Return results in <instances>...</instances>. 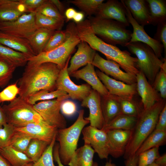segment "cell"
Masks as SVG:
<instances>
[{"instance_id": "obj_1", "label": "cell", "mask_w": 166, "mask_h": 166, "mask_svg": "<svg viewBox=\"0 0 166 166\" xmlns=\"http://www.w3.org/2000/svg\"><path fill=\"white\" fill-rule=\"evenodd\" d=\"M61 69L56 64L45 62L32 66L26 65L19 79V96L26 99L42 90L56 89V81Z\"/></svg>"}, {"instance_id": "obj_9", "label": "cell", "mask_w": 166, "mask_h": 166, "mask_svg": "<svg viewBox=\"0 0 166 166\" xmlns=\"http://www.w3.org/2000/svg\"><path fill=\"white\" fill-rule=\"evenodd\" d=\"M69 98V95L57 99L37 103L33 105L34 109L42 120L50 125L58 129L66 128L67 123L61 113L62 101Z\"/></svg>"}, {"instance_id": "obj_41", "label": "cell", "mask_w": 166, "mask_h": 166, "mask_svg": "<svg viewBox=\"0 0 166 166\" xmlns=\"http://www.w3.org/2000/svg\"><path fill=\"white\" fill-rule=\"evenodd\" d=\"M16 68L10 62L0 58V88H4L8 84Z\"/></svg>"}, {"instance_id": "obj_28", "label": "cell", "mask_w": 166, "mask_h": 166, "mask_svg": "<svg viewBox=\"0 0 166 166\" xmlns=\"http://www.w3.org/2000/svg\"><path fill=\"white\" fill-rule=\"evenodd\" d=\"M55 31L44 28H38L28 39L36 55L42 52Z\"/></svg>"}, {"instance_id": "obj_26", "label": "cell", "mask_w": 166, "mask_h": 166, "mask_svg": "<svg viewBox=\"0 0 166 166\" xmlns=\"http://www.w3.org/2000/svg\"><path fill=\"white\" fill-rule=\"evenodd\" d=\"M101 106L104 126L121 114L119 99L116 96L109 94L105 96H101Z\"/></svg>"}, {"instance_id": "obj_30", "label": "cell", "mask_w": 166, "mask_h": 166, "mask_svg": "<svg viewBox=\"0 0 166 166\" xmlns=\"http://www.w3.org/2000/svg\"><path fill=\"white\" fill-rule=\"evenodd\" d=\"M0 154L12 166H24L33 162L24 153L10 146L0 148Z\"/></svg>"}, {"instance_id": "obj_40", "label": "cell", "mask_w": 166, "mask_h": 166, "mask_svg": "<svg viewBox=\"0 0 166 166\" xmlns=\"http://www.w3.org/2000/svg\"><path fill=\"white\" fill-rule=\"evenodd\" d=\"M32 139L26 134L15 130L9 146L16 150L24 153Z\"/></svg>"}, {"instance_id": "obj_4", "label": "cell", "mask_w": 166, "mask_h": 166, "mask_svg": "<svg viewBox=\"0 0 166 166\" xmlns=\"http://www.w3.org/2000/svg\"><path fill=\"white\" fill-rule=\"evenodd\" d=\"M88 18L94 33L106 43L125 46L129 42L132 33L122 23L96 16Z\"/></svg>"}, {"instance_id": "obj_18", "label": "cell", "mask_w": 166, "mask_h": 166, "mask_svg": "<svg viewBox=\"0 0 166 166\" xmlns=\"http://www.w3.org/2000/svg\"><path fill=\"white\" fill-rule=\"evenodd\" d=\"M95 16L103 18L115 20L126 27L129 26L126 15V10L122 0H109L103 3Z\"/></svg>"}, {"instance_id": "obj_11", "label": "cell", "mask_w": 166, "mask_h": 166, "mask_svg": "<svg viewBox=\"0 0 166 166\" xmlns=\"http://www.w3.org/2000/svg\"><path fill=\"white\" fill-rule=\"evenodd\" d=\"M70 58L60 71L56 81V89L65 92L73 99L82 101L89 94L92 89L88 84L77 85L70 79L67 70Z\"/></svg>"}, {"instance_id": "obj_27", "label": "cell", "mask_w": 166, "mask_h": 166, "mask_svg": "<svg viewBox=\"0 0 166 166\" xmlns=\"http://www.w3.org/2000/svg\"><path fill=\"white\" fill-rule=\"evenodd\" d=\"M95 152L89 145L84 144L77 149L68 165L69 166H92Z\"/></svg>"}, {"instance_id": "obj_24", "label": "cell", "mask_w": 166, "mask_h": 166, "mask_svg": "<svg viewBox=\"0 0 166 166\" xmlns=\"http://www.w3.org/2000/svg\"><path fill=\"white\" fill-rule=\"evenodd\" d=\"M123 2L128 9L134 19L140 25L152 24L148 4L144 0H124Z\"/></svg>"}, {"instance_id": "obj_45", "label": "cell", "mask_w": 166, "mask_h": 166, "mask_svg": "<svg viewBox=\"0 0 166 166\" xmlns=\"http://www.w3.org/2000/svg\"><path fill=\"white\" fill-rule=\"evenodd\" d=\"M56 136L54 138L40 157L33 163V166H56L53 163V152Z\"/></svg>"}, {"instance_id": "obj_49", "label": "cell", "mask_w": 166, "mask_h": 166, "mask_svg": "<svg viewBox=\"0 0 166 166\" xmlns=\"http://www.w3.org/2000/svg\"><path fill=\"white\" fill-rule=\"evenodd\" d=\"M25 7L27 13L35 11L46 0H19Z\"/></svg>"}, {"instance_id": "obj_16", "label": "cell", "mask_w": 166, "mask_h": 166, "mask_svg": "<svg viewBox=\"0 0 166 166\" xmlns=\"http://www.w3.org/2000/svg\"><path fill=\"white\" fill-rule=\"evenodd\" d=\"M81 106L89 109V116L85 118L89 121L90 125L101 129L104 125L101 106V96L92 89L89 94L82 101Z\"/></svg>"}, {"instance_id": "obj_60", "label": "cell", "mask_w": 166, "mask_h": 166, "mask_svg": "<svg viewBox=\"0 0 166 166\" xmlns=\"http://www.w3.org/2000/svg\"><path fill=\"white\" fill-rule=\"evenodd\" d=\"M92 166H98V164L96 162H93ZM104 166H117L116 165L112 162L111 160L107 162Z\"/></svg>"}, {"instance_id": "obj_21", "label": "cell", "mask_w": 166, "mask_h": 166, "mask_svg": "<svg viewBox=\"0 0 166 166\" xmlns=\"http://www.w3.org/2000/svg\"><path fill=\"white\" fill-rule=\"evenodd\" d=\"M78 49L71 58L67 70L70 75L80 67L92 63L96 51L92 48L86 42L81 41L78 44Z\"/></svg>"}, {"instance_id": "obj_13", "label": "cell", "mask_w": 166, "mask_h": 166, "mask_svg": "<svg viewBox=\"0 0 166 166\" xmlns=\"http://www.w3.org/2000/svg\"><path fill=\"white\" fill-rule=\"evenodd\" d=\"M92 64L101 72L112 76L116 80L128 84L136 83V75L124 72L121 69L118 64L114 61L103 58L97 53Z\"/></svg>"}, {"instance_id": "obj_54", "label": "cell", "mask_w": 166, "mask_h": 166, "mask_svg": "<svg viewBox=\"0 0 166 166\" xmlns=\"http://www.w3.org/2000/svg\"><path fill=\"white\" fill-rule=\"evenodd\" d=\"M125 166H137L138 156L134 155L126 159Z\"/></svg>"}, {"instance_id": "obj_22", "label": "cell", "mask_w": 166, "mask_h": 166, "mask_svg": "<svg viewBox=\"0 0 166 166\" xmlns=\"http://www.w3.org/2000/svg\"><path fill=\"white\" fill-rule=\"evenodd\" d=\"M69 75L87 82L93 89L98 92L101 96L109 95V92L100 81L95 71L94 65L89 63L82 69L72 73Z\"/></svg>"}, {"instance_id": "obj_20", "label": "cell", "mask_w": 166, "mask_h": 166, "mask_svg": "<svg viewBox=\"0 0 166 166\" xmlns=\"http://www.w3.org/2000/svg\"><path fill=\"white\" fill-rule=\"evenodd\" d=\"M106 132L109 141V155L116 158L124 155L131 136V130L114 129Z\"/></svg>"}, {"instance_id": "obj_50", "label": "cell", "mask_w": 166, "mask_h": 166, "mask_svg": "<svg viewBox=\"0 0 166 166\" xmlns=\"http://www.w3.org/2000/svg\"><path fill=\"white\" fill-rule=\"evenodd\" d=\"M157 33L158 41L162 43L164 50L165 56L166 53V21L158 24Z\"/></svg>"}, {"instance_id": "obj_56", "label": "cell", "mask_w": 166, "mask_h": 166, "mask_svg": "<svg viewBox=\"0 0 166 166\" xmlns=\"http://www.w3.org/2000/svg\"><path fill=\"white\" fill-rule=\"evenodd\" d=\"M84 14L82 11H77L73 20L76 24L80 23L83 21Z\"/></svg>"}, {"instance_id": "obj_39", "label": "cell", "mask_w": 166, "mask_h": 166, "mask_svg": "<svg viewBox=\"0 0 166 166\" xmlns=\"http://www.w3.org/2000/svg\"><path fill=\"white\" fill-rule=\"evenodd\" d=\"M35 22L38 28H44L52 30H60L64 22L45 16L38 12H35Z\"/></svg>"}, {"instance_id": "obj_33", "label": "cell", "mask_w": 166, "mask_h": 166, "mask_svg": "<svg viewBox=\"0 0 166 166\" xmlns=\"http://www.w3.org/2000/svg\"><path fill=\"white\" fill-rule=\"evenodd\" d=\"M0 58L5 60L17 68L26 65L28 58L24 54L0 43Z\"/></svg>"}, {"instance_id": "obj_55", "label": "cell", "mask_w": 166, "mask_h": 166, "mask_svg": "<svg viewBox=\"0 0 166 166\" xmlns=\"http://www.w3.org/2000/svg\"><path fill=\"white\" fill-rule=\"evenodd\" d=\"M59 145H57L53 151V155L54 160L57 163L58 166H64L60 160L59 153Z\"/></svg>"}, {"instance_id": "obj_12", "label": "cell", "mask_w": 166, "mask_h": 166, "mask_svg": "<svg viewBox=\"0 0 166 166\" xmlns=\"http://www.w3.org/2000/svg\"><path fill=\"white\" fill-rule=\"evenodd\" d=\"M81 132L84 144L90 146L100 159L108 158L109 155V148L106 132L89 125L84 128Z\"/></svg>"}, {"instance_id": "obj_46", "label": "cell", "mask_w": 166, "mask_h": 166, "mask_svg": "<svg viewBox=\"0 0 166 166\" xmlns=\"http://www.w3.org/2000/svg\"><path fill=\"white\" fill-rule=\"evenodd\" d=\"M19 91L17 82L8 86L0 92V102L13 101L18 95Z\"/></svg>"}, {"instance_id": "obj_3", "label": "cell", "mask_w": 166, "mask_h": 166, "mask_svg": "<svg viewBox=\"0 0 166 166\" xmlns=\"http://www.w3.org/2000/svg\"><path fill=\"white\" fill-rule=\"evenodd\" d=\"M166 104L162 99L149 108L144 109L138 117L131 134L124 157L125 159L135 155L144 140L155 129L160 113Z\"/></svg>"}, {"instance_id": "obj_53", "label": "cell", "mask_w": 166, "mask_h": 166, "mask_svg": "<svg viewBox=\"0 0 166 166\" xmlns=\"http://www.w3.org/2000/svg\"><path fill=\"white\" fill-rule=\"evenodd\" d=\"M77 11L73 8H69L66 9L64 14L65 20L67 22L73 20Z\"/></svg>"}, {"instance_id": "obj_58", "label": "cell", "mask_w": 166, "mask_h": 166, "mask_svg": "<svg viewBox=\"0 0 166 166\" xmlns=\"http://www.w3.org/2000/svg\"><path fill=\"white\" fill-rule=\"evenodd\" d=\"M154 162L159 166H166V153L157 159Z\"/></svg>"}, {"instance_id": "obj_37", "label": "cell", "mask_w": 166, "mask_h": 166, "mask_svg": "<svg viewBox=\"0 0 166 166\" xmlns=\"http://www.w3.org/2000/svg\"><path fill=\"white\" fill-rule=\"evenodd\" d=\"M68 95L65 92L57 89L51 91L42 90L30 96L26 100L29 103L34 105L39 101L50 100Z\"/></svg>"}, {"instance_id": "obj_59", "label": "cell", "mask_w": 166, "mask_h": 166, "mask_svg": "<svg viewBox=\"0 0 166 166\" xmlns=\"http://www.w3.org/2000/svg\"><path fill=\"white\" fill-rule=\"evenodd\" d=\"M0 166H11L9 162L0 154Z\"/></svg>"}, {"instance_id": "obj_5", "label": "cell", "mask_w": 166, "mask_h": 166, "mask_svg": "<svg viewBox=\"0 0 166 166\" xmlns=\"http://www.w3.org/2000/svg\"><path fill=\"white\" fill-rule=\"evenodd\" d=\"M70 35L67 40L58 47L49 51L42 52L29 59L26 65L35 66L45 62L55 64L61 69L65 66L71 57L75 48L81 41L77 32L76 24L69 23Z\"/></svg>"}, {"instance_id": "obj_34", "label": "cell", "mask_w": 166, "mask_h": 166, "mask_svg": "<svg viewBox=\"0 0 166 166\" xmlns=\"http://www.w3.org/2000/svg\"><path fill=\"white\" fill-rule=\"evenodd\" d=\"M50 144L41 140L32 139L24 153L33 162L40 157Z\"/></svg>"}, {"instance_id": "obj_8", "label": "cell", "mask_w": 166, "mask_h": 166, "mask_svg": "<svg viewBox=\"0 0 166 166\" xmlns=\"http://www.w3.org/2000/svg\"><path fill=\"white\" fill-rule=\"evenodd\" d=\"M7 123L15 128L23 127L30 123L43 121L26 99L18 96L2 106Z\"/></svg>"}, {"instance_id": "obj_51", "label": "cell", "mask_w": 166, "mask_h": 166, "mask_svg": "<svg viewBox=\"0 0 166 166\" xmlns=\"http://www.w3.org/2000/svg\"><path fill=\"white\" fill-rule=\"evenodd\" d=\"M155 129L166 131V104L160 113Z\"/></svg>"}, {"instance_id": "obj_6", "label": "cell", "mask_w": 166, "mask_h": 166, "mask_svg": "<svg viewBox=\"0 0 166 166\" xmlns=\"http://www.w3.org/2000/svg\"><path fill=\"white\" fill-rule=\"evenodd\" d=\"M84 111L81 110L76 121L68 128L58 129L56 136L59 142V153L60 160L68 165L75 151L81 133L85 126L89 123L84 117Z\"/></svg>"}, {"instance_id": "obj_35", "label": "cell", "mask_w": 166, "mask_h": 166, "mask_svg": "<svg viewBox=\"0 0 166 166\" xmlns=\"http://www.w3.org/2000/svg\"><path fill=\"white\" fill-rule=\"evenodd\" d=\"M118 97L120 104L121 114L138 117L144 110L142 104H140L133 100V98Z\"/></svg>"}, {"instance_id": "obj_52", "label": "cell", "mask_w": 166, "mask_h": 166, "mask_svg": "<svg viewBox=\"0 0 166 166\" xmlns=\"http://www.w3.org/2000/svg\"><path fill=\"white\" fill-rule=\"evenodd\" d=\"M58 10L60 14L64 16L65 10V6L61 1L59 0H49Z\"/></svg>"}, {"instance_id": "obj_31", "label": "cell", "mask_w": 166, "mask_h": 166, "mask_svg": "<svg viewBox=\"0 0 166 166\" xmlns=\"http://www.w3.org/2000/svg\"><path fill=\"white\" fill-rule=\"evenodd\" d=\"M166 142V131L154 129L141 144L136 152L140 153L153 148L165 145Z\"/></svg>"}, {"instance_id": "obj_57", "label": "cell", "mask_w": 166, "mask_h": 166, "mask_svg": "<svg viewBox=\"0 0 166 166\" xmlns=\"http://www.w3.org/2000/svg\"><path fill=\"white\" fill-rule=\"evenodd\" d=\"M0 102V128L7 123L6 117L2 107L1 105Z\"/></svg>"}, {"instance_id": "obj_43", "label": "cell", "mask_w": 166, "mask_h": 166, "mask_svg": "<svg viewBox=\"0 0 166 166\" xmlns=\"http://www.w3.org/2000/svg\"><path fill=\"white\" fill-rule=\"evenodd\" d=\"M46 17L64 22L65 17L61 15L58 10L49 0L42 4L35 11Z\"/></svg>"}, {"instance_id": "obj_62", "label": "cell", "mask_w": 166, "mask_h": 166, "mask_svg": "<svg viewBox=\"0 0 166 166\" xmlns=\"http://www.w3.org/2000/svg\"><path fill=\"white\" fill-rule=\"evenodd\" d=\"M148 166H159L158 165H157L156 163H155V162H154Z\"/></svg>"}, {"instance_id": "obj_17", "label": "cell", "mask_w": 166, "mask_h": 166, "mask_svg": "<svg viewBox=\"0 0 166 166\" xmlns=\"http://www.w3.org/2000/svg\"><path fill=\"white\" fill-rule=\"evenodd\" d=\"M58 129L44 121L34 122L22 127L15 128L16 131L24 133L32 139H36L50 144L56 136Z\"/></svg>"}, {"instance_id": "obj_29", "label": "cell", "mask_w": 166, "mask_h": 166, "mask_svg": "<svg viewBox=\"0 0 166 166\" xmlns=\"http://www.w3.org/2000/svg\"><path fill=\"white\" fill-rule=\"evenodd\" d=\"M138 117L120 114L110 122L103 126L101 129L106 132L114 129L131 130L135 125Z\"/></svg>"}, {"instance_id": "obj_44", "label": "cell", "mask_w": 166, "mask_h": 166, "mask_svg": "<svg viewBox=\"0 0 166 166\" xmlns=\"http://www.w3.org/2000/svg\"><path fill=\"white\" fill-rule=\"evenodd\" d=\"M159 148L158 147L153 148L139 154L137 166H148L154 163L160 156Z\"/></svg>"}, {"instance_id": "obj_14", "label": "cell", "mask_w": 166, "mask_h": 166, "mask_svg": "<svg viewBox=\"0 0 166 166\" xmlns=\"http://www.w3.org/2000/svg\"><path fill=\"white\" fill-rule=\"evenodd\" d=\"M96 72L109 94L120 98H133L137 93L136 83L127 84L110 77L99 70Z\"/></svg>"}, {"instance_id": "obj_61", "label": "cell", "mask_w": 166, "mask_h": 166, "mask_svg": "<svg viewBox=\"0 0 166 166\" xmlns=\"http://www.w3.org/2000/svg\"><path fill=\"white\" fill-rule=\"evenodd\" d=\"M33 162H30L24 166H33Z\"/></svg>"}, {"instance_id": "obj_19", "label": "cell", "mask_w": 166, "mask_h": 166, "mask_svg": "<svg viewBox=\"0 0 166 166\" xmlns=\"http://www.w3.org/2000/svg\"><path fill=\"white\" fill-rule=\"evenodd\" d=\"M136 77L137 93L141 98L144 109H148L162 98L141 72L139 71Z\"/></svg>"}, {"instance_id": "obj_2", "label": "cell", "mask_w": 166, "mask_h": 166, "mask_svg": "<svg viewBox=\"0 0 166 166\" xmlns=\"http://www.w3.org/2000/svg\"><path fill=\"white\" fill-rule=\"evenodd\" d=\"M76 28L80 40L86 42L93 49L103 54L107 60L118 64L126 73L136 75L139 72L136 66L137 58L132 57L129 52L122 51L116 46L106 43L97 36L93 32L88 20L77 24Z\"/></svg>"}, {"instance_id": "obj_10", "label": "cell", "mask_w": 166, "mask_h": 166, "mask_svg": "<svg viewBox=\"0 0 166 166\" xmlns=\"http://www.w3.org/2000/svg\"><path fill=\"white\" fill-rule=\"evenodd\" d=\"M35 14V12L25 13L14 20L0 22V31L28 39L38 29Z\"/></svg>"}, {"instance_id": "obj_7", "label": "cell", "mask_w": 166, "mask_h": 166, "mask_svg": "<svg viewBox=\"0 0 166 166\" xmlns=\"http://www.w3.org/2000/svg\"><path fill=\"white\" fill-rule=\"evenodd\" d=\"M125 47L136 57V66L145 75L152 85L155 78L163 63L156 55L152 49L147 44L139 42H129Z\"/></svg>"}, {"instance_id": "obj_38", "label": "cell", "mask_w": 166, "mask_h": 166, "mask_svg": "<svg viewBox=\"0 0 166 166\" xmlns=\"http://www.w3.org/2000/svg\"><path fill=\"white\" fill-rule=\"evenodd\" d=\"M70 35V29L68 25L65 30L54 31L44 48L42 52L52 50L60 46L68 39Z\"/></svg>"}, {"instance_id": "obj_25", "label": "cell", "mask_w": 166, "mask_h": 166, "mask_svg": "<svg viewBox=\"0 0 166 166\" xmlns=\"http://www.w3.org/2000/svg\"><path fill=\"white\" fill-rule=\"evenodd\" d=\"M27 13L19 0H0V22L14 20Z\"/></svg>"}, {"instance_id": "obj_32", "label": "cell", "mask_w": 166, "mask_h": 166, "mask_svg": "<svg viewBox=\"0 0 166 166\" xmlns=\"http://www.w3.org/2000/svg\"><path fill=\"white\" fill-rule=\"evenodd\" d=\"M152 24H159L166 21V5L163 0H147Z\"/></svg>"}, {"instance_id": "obj_23", "label": "cell", "mask_w": 166, "mask_h": 166, "mask_svg": "<svg viewBox=\"0 0 166 166\" xmlns=\"http://www.w3.org/2000/svg\"><path fill=\"white\" fill-rule=\"evenodd\" d=\"M0 43L24 54L28 59L36 55L28 39L16 37L0 31Z\"/></svg>"}, {"instance_id": "obj_36", "label": "cell", "mask_w": 166, "mask_h": 166, "mask_svg": "<svg viewBox=\"0 0 166 166\" xmlns=\"http://www.w3.org/2000/svg\"><path fill=\"white\" fill-rule=\"evenodd\" d=\"M104 0H73L69 3L75 6L82 12L89 16L95 15Z\"/></svg>"}, {"instance_id": "obj_48", "label": "cell", "mask_w": 166, "mask_h": 166, "mask_svg": "<svg viewBox=\"0 0 166 166\" xmlns=\"http://www.w3.org/2000/svg\"><path fill=\"white\" fill-rule=\"evenodd\" d=\"M77 111V105L73 101L66 99L62 101L61 106V111L64 115L71 116L76 113Z\"/></svg>"}, {"instance_id": "obj_47", "label": "cell", "mask_w": 166, "mask_h": 166, "mask_svg": "<svg viewBox=\"0 0 166 166\" xmlns=\"http://www.w3.org/2000/svg\"><path fill=\"white\" fill-rule=\"evenodd\" d=\"M15 132V128L6 123L0 128V148L9 146Z\"/></svg>"}, {"instance_id": "obj_42", "label": "cell", "mask_w": 166, "mask_h": 166, "mask_svg": "<svg viewBox=\"0 0 166 166\" xmlns=\"http://www.w3.org/2000/svg\"><path fill=\"white\" fill-rule=\"evenodd\" d=\"M152 86L160 94L163 99L166 98V58L163 59L162 66L157 74Z\"/></svg>"}, {"instance_id": "obj_15", "label": "cell", "mask_w": 166, "mask_h": 166, "mask_svg": "<svg viewBox=\"0 0 166 166\" xmlns=\"http://www.w3.org/2000/svg\"><path fill=\"white\" fill-rule=\"evenodd\" d=\"M124 5L128 21L133 28L129 42H139L145 44L151 47L158 57L159 58L161 57L164 49L162 44L160 42L152 38L147 34L143 26L139 25L134 19L128 9L124 4Z\"/></svg>"}]
</instances>
